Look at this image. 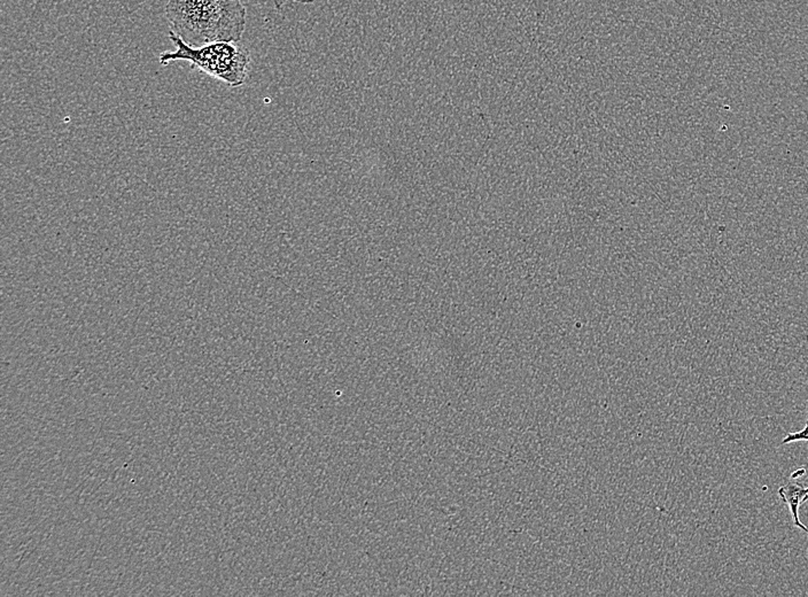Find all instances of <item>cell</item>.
Returning a JSON list of instances; mask_svg holds the SVG:
<instances>
[{
    "instance_id": "cell-3",
    "label": "cell",
    "mask_w": 808,
    "mask_h": 597,
    "mask_svg": "<svg viewBox=\"0 0 808 597\" xmlns=\"http://www.w3.org/2000/svg\"><path fill=\"white\" fill-rule=\"evenodd\" d=\"M778 495H780L782 501L788 505L789 512H790L796 527L807 532V527L799 519V507L808 500V486L800 484L798 481L795 480V478L792 477L791 481H789L785 486L780 487Z\"/></svg>"
},
{
    "instance_id": "cell-1",
    "label": "cell",
    "mask_w": 808,
    "mask_h": 597,
    "mask_svg": "<svg viewBox=\"0 0 808 597\" xmlns=\"http://www.w3.org/2000/svg\"><path fill=\"white\" fill-rule=\"evenodd\" d=\"M165 13L172 32L194 48L239 43L246 29L241 0H167Z\"/></svg>"
},
{
    "instance_id": "cell-4",
    "label": "cell",
    "mask_w": 808,
    "mask_h": 597,
    "mask_svg": "<svg viewBox=\"0 0 808 597\" xmlns=\"http://www.w3.org/2000/svg\"><path fill=\"white\" fill-rule=\"evenodd\" d=\"M796 441H808V419L806 422L805 429L800 431V432L789 433L788 436H785L782 443H796Z\"/></svg>"
},
{
    "instance_id": "cell-2",
    "label": "cell",
    "mask_w": 808,
    "mask_h": 597,
    "mask_svg": "<svg viewBox=\"0 0 808 597\" xmlns=\"http://www.w3.org/2000/svg\"><path fill=\"white\" fill-rule=\"evenodd\" d=\"M169 39L175 45L174 52H162L158 61L163 65L170 62L185 61L191 68L199 69L207 75L225 83L230 88H238L246 82L251 63L247 48L238 43L217 41L194 48L186 44L175 32H169Z\"/></svg>"
},
{
    "instance_id": "cell-6",
    "label": "cell",
    "mask_w": 808,
    "mask_h": 597,
    "mask_svg": "<svg viewBox=\"0 0 808 597\" xmlns=\"http://www.w3.org/2000/svg\"><path fill=\"white\" fill-rule=\"evenodd\" d=\"M806 533H807V536H808V531H807V532H806Z\"/></svg>"
},
{
    "instance_id": "cell-5",
    "label": "cell",
    "mask_w": 808,
    "mask_h": 597,
    "mask_svg": "<svg viewBox=\"0 0 808 597\" xmlns=\"http://www.w3.org/2000/svg\"><path fill=\"white\" fill-rule=\"evenodd\" d=\"M271 1L272 3H275V7L277 8V10H280V8L282 7V5H284L285 3H287V1H289V0H271ZM294 1L301 3H315L316 0H294Z\"/></svg>"
}]
</instances>
